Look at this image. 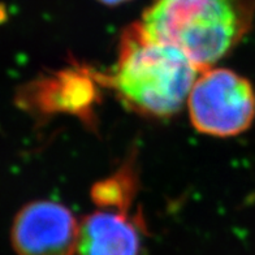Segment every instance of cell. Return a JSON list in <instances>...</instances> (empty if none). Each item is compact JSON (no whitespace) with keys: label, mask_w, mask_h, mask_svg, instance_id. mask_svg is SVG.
<instances>
[{"label":"cell","mask_w":255,"mask_h":255,"mask_svg":"<svg viewBox=\"0 0 255 255\" xmlns=\"http://www.w3.org/2000/svg\"><path fill=\"white\" fill-rule=\"evenodd\" d=\"M99 3L104 4V5H111V7H115V5H120V4L128 3L130 0H97Z\"/></svg>","instance_id":"cell-7"},{"label":"cell","mask_w":255,"mask_h":255,"mask_svg":"<svg viewBox=\"0 0 255 255\" xmlns=\"http://www.w3.org/2000/svg\"><path fill=\"white\" fill-rule=\"evenodd\" d=\"M80 223L68 207L50 199L27 202L10 225L16 255H76Z\"/></svg>","instance_id":"cell-4"},{"label":"cell","mask_w":255,"mask_h":255,"mask_svg":"<svg viewBox=\"0 0 255 255\" xmlns=\"http://www.w3.org/2000/svg\"><path fill=\"white\" fill-rule=\"evenodd\" d=\"M199 73L181 51L150 39L135 22L121 35L110 84L134 112L167 119L181 111Z\"/></svg>","instance_id":"cell-2"},{"label":"cell","mask_w":255,"mask_h":255,"mask_svg":"<svg viewBox=\"0 0 255 255\" xmlns=\"http://www.w3.org/2000/svg\"><path fill=\"white\" fill-rule=\"evenodd\" d=\"M186 104L195 130L210 137H236L248 130L255 120L252 82L225 68L202 71Z\"/></svg>","instance_id":"cell-3"},{"label":"cell","mask_w":255,"mask_h":255,"mask_svg":"<svg viewBox=\"0 0 255 255\" xmlns=\"http://www.w3.org/2000/svg\"><path fill=\"white\" fill-rule=\"evenodd\" d=\"M128 210L101 208L80 223L76 255H139L142 228Z\"/></svg>","instance_id":"cell-5"},{"label":"cell","mask_w":255,"mask_h":255,"mask_svg":"<svg viewBox=\"0 0 255 255\" xmlns=\"http://www.w3.org/2000/svg\"><path fill=\"white\" fill-rule=\"evenodd\" d=\"M133 178L127 172H121L95 185L93 198L102 208L128 210L131 201Z\"/></svg>","instance_id":"cell-6"},{"label":"cell","mask_w":255,"mask_h":255,"mask_svg":"<svg viewBox=\"0 0 255 255\" xmlns=\"http://www.w3.org/2000/svg\"><path fill=\"white\" fill-rule=\"evenodd\" d=\"M254 17L255 0H151L137 24L144 35L180 50L202 72L235 50Z\"/></svg>","instance_id":"cell-1"}]
</instances>
